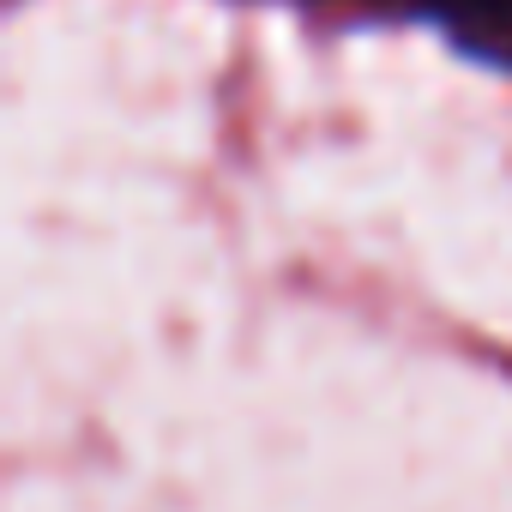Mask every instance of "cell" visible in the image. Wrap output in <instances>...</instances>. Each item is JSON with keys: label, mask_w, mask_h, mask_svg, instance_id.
I'll list each match as a JSON object with an SVG mask.
<instances>
[{"label": "cell", "mask_w": 512, "mask_h": 512, "mask_svg": "<svg viewBox=\"0 0 512 512\" xmlns=\"http://www.w3.org/2000/svg\"><path fill=\"white\" fill-rule=\"evenodd\" d=\"M392 13H422L440 25V37L452 49H464L470 61H488L500 73H512V0H374Z\"/></svg>", "instance_id": "6da1fadb"}]
</instances>
